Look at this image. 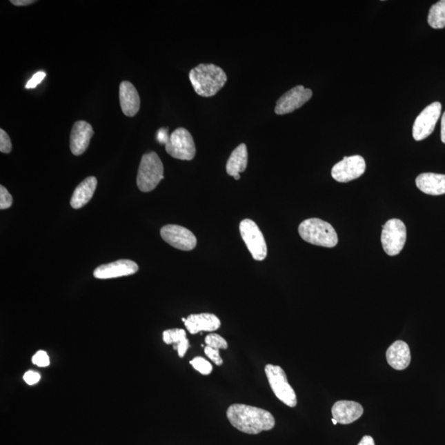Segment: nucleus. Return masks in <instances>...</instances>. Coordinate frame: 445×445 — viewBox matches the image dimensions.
<instances>
[{
	"mask_svg": "<svg viewBox=\"0 0 445 445\" xmlns=\"http://www.w3.org/2000/svg\"><path fill=\"white\" fill-rule=\"evenodd\" d=\"M186 329L190 334H197L200 332H215L220 328V320L217 316L212 313H200L192 315L188 319H182Z\"/></svg>",
	"mask_w": 445,
	"mask_h": 445,
	"instance_id": "obj_16",
	"label": "nucleus"
},
{
	"mask_svg": "<svg viewBox=\"0 0 445 445\" xmlns=\"http://www.w3.org/2000/svg\"><path fill=\"white\" fill-rule=\"evenodd\" d=\"M164 164L155 152L144 155L137 175V186L143 192H150L164 179Z\"/></svg>",
	"mask_w": 445,
	"mask_h": 445,
	"instance_id": "obj_4",
	"label": "nucleus"
},
{
	"mask_svg": "<svg viewBox=\"0 0 445 445\" xmlns=\"http://www.w3.org/2000/svg\"><path fill=\"white\" fill-rule=\"evenodd\" d=\"M442 141L445 144V112L442 119Z\"/></svg>",
	"mask_w": 445,
	"mask_h": 445,
	"instance_id": "obj_35",
	"label": "nucleus"
},
{
	"mask_svg": "<svg viewBox=\"0 0 445 445\" xmlns=\"http://www.w3.org/2000/svg\"><path fill=\"white\" fill-rule=\"evenodd\" d=\"M358 445H375V440L370 435L364 436Z\"/></svg>",
	"mask_w": 445,
	"mask_h": 445,
	"instance_id": "obj_34",
	"label": "nucleus"
},
{
	"mask_svg": "<svg viewBox=\"0 0 445 445\" xmlns=\"http://www.w3.org/2000/svg\"><path fill=\"white\" fill-rule=\"evenodd\" d=\"M333 422L334 425H337V422L334 418L333 419Z\"/></svg>",
	"mask_w": 445,
	"mask_h": 445,
	"instance_id": "obj_36",
	"label": "nucleus"
},
{
	"mask_svg": "<svg viewBox=\"0 0 445 445\" xmlns=\"http://www.w3.org/2000/svg\"><path fill=\"white\" fill-rule=\"evenodd\" d=\"M415 184L422 192L431 196H440L445 194V175L437 173H422L417 179Z\"/></svg>",
	"mask_w": 445,
	"mask_h": 445,
	"instance_id": "obj_19",
	"label": "nucleus"
},
{
	"mask_svg": "<svg viewBox=\"0 0 445 445\" xmlns=\"http://www.w3.org/2000/svg\"><path fill=\"white\" fill-rule=\"evenodd\" d=\"M46 77V73L43 71L37 72L35 75L32 76V78L29 80L27 83L26 88L27 89H32L36 88L38 84H40Z\"/></svg>",
	"mask_w": 445,
	"mask_h": 445,
	"instance_id": "obj_30",
	"label": "nucleus"
},
{
	"mask_svg": "<svg viewBox=\"0 0 445 445\" xmlns=\"http://www.w3.org/2000/svg\"><path fill=\"white\" fill-rule=\"evenodd\" d=\"M97 186L95 177H88L75 190L71 197L70 205L74 209L78 210L87 205L95 194Z\"/></svg>",
	"mask_w": 445,
	"mask_h": 445,
	"instance_id": "obj_20",
	"label": "nucleus"
},
{
	"mask_svg": "<svg viewBox=\"0 0 445 445\" xmlns=\"http://www.w3.org/2000/svg\"><path fill=\"white\" fill-rule=\"evenodd\" d=\"M442 104L439 101H435V103L428 106L419 114L415 120L413 128L415 141H423L433 133L436 123L442 114Z\"/></svg>",
	"mask_w": 445,
	"mask_h": 445,
	"instance_id": "obj_9",
	"label": "nucleus"
},
{
	"mask_svg": "<svg viewBox=\"0 0 445 445\" xmlns=\"http://www.w3.org/2000/svg\"><path fill=\"white\" fill-rule=\"evenodd\" d=\"M12 205V197L3 185L0 186V209L6 210Z\"/></svg>",
	"mask_w": 445,
	"mask_h": 445,
	"instance_id": "obj_26",
	"label": "nucleus"
},
{
	"mask_svg": "<svg viewBox=\"0 0 445 445\" xmlns=\"http://www.w3.org/2000/svg\"><path fill=\"white\" fill-rule=\"evenodd\" d=\"M161 237L172 247L182 251H192L197 244V239L192 231L176 224H168L160 231Z\"/></svg>",
	"mask_w": 445,
	"mask_h": 445,
	"instance_id": "obj_10",
	"label": "nucleus"
},
{
	"mask_svg": "<svg viewBox=\"0 0 445 445\" xmlns=\"http://www.w3.org/2000/svg\"><path fill=\"white\" fill-rule=\"evenodd\" d=\"M205 342L207 346L216 350H226L228 348V343L226 339L219 336L218 334H210L206 336Z\"/></svg>",
	"mask_w": 445,
	"mask_h": 445,
	"instance_id": "obj_25",
	"label": "nucleus"
},
{
	"mask_svg": "<svg viewBox=\"0 0 445 445\" xmlns=\"http://www.w3.org/2000/svg\"><path fill=\"white\" fill-rule=\"evenodd\" d=\"M189 79L195 92L199 96L213 97L226 86V72L214 63H200L189 73Z\"/></svg>",
	"mask_w": 445,
	"mask_h": 445,
	"instance_id": "obj_2",
	"label": "nucleus"
},
{
	"mask_svg": "<svg viewBox=\"0 0 445 445\" xmlns=\"http://www.w3.org/2000/svg\"><path fill=\"white\" fill-rule=\"evenodd\" d=\"M92 126L86 121H76L70 134V150L72 154L79 156L87 150L92 137Z\"/></svg>",
	"mask_w": 445,
	"mask_h": 445,
	"instance_id": "obj_14",
	"label": "nucleus"
},
{
	"mask_svg": "<svg viewBox=\"0 0 445 445\" xmlns=\"http://www.w3.org/2000/svg\"><path fill=\"white\" fill-rule=\"evenodd\" d=\"M165 148L172 158L180 160H192L197 152L192 135L182 127L173 131Z\"/></svg>",
	"mask_w": 445,
	"mask_h": 445,
	"instance_id": "obj_7",
	"label": "nucleus"
},
{
	"mask_svg": "<svg viewBox=\"0 0 445 445\" xmlns=\"http://www.w3.org/2000/svg\"><path fill=\"white\" fill-rule=\"evenodd\" d=\"M363 413V406L353 401H338L332 409L333 418L342 425H348L357 421Z\"/></svg>",
	"mask_w": 445,
	"mask_h": 445,
	"instance_id": "obj_15",
	"label": "nucleus"
},
{
	"mask_svg": "<svg viewBox=\"0 0 445 445\" xmlns=\"http://www.w3.org/2000/svg\"><path fill=\"white\" fill-rule=\"evenodd\" d=\"M266 375L275 395L283 404L295 408L297 405V397L293 388L288 382L287 376L281 367L267 364L265 367Z\"/></svg>",
	"mask_w": 445,
	"mask_h": 445,
	"instance_id": "obj_5",
	"label": "nucleus"
},
{
	"mask_svg": "<svg viewBox=\"0 0 445 445\" xmlns=\"http://www.w3.org/2000/svg\"><path fill=\"white\" fill-rule=\"evenodd\" d=\"M386 358L390 366L397 370H404L411 363V351L405 342H393L386 353Z\"/></svg>",
	"mask_w": 445,
	"mask_h": 445,
	"instance_id": "obj_18",
	"label": "nucleus"
},
{
	"mask_svg": "<svg viewBox=\"0 0 445 445\" xmlns=\"http://www.w3.org/2000/svg\"><path fill=\"white\" fill-rule=\"evenodd\" d=\"M0 151L3 154H10L12 151V143L6 130H0Z\"/></svg>",
	"mask_w": 445,
	"mask_h": 445,
	"instance_id": "obj_28",
	"label": "nucleus"
},
{
	"mask_svg": "<svg viewBox=\"0 0 445 445\" xmlns=\"http://www.w3.org/2000/svg\"><path fill=\"white\" fill-rule=\"evenodd\" d=\"M428 23L435 29L445 28V0H440L432 6L428 15Z\"/></svg>",
	"mask_w": 445,
	"mask_h": 445,
	"instance_id": "obj_23",
	"label": "nucleus"
},
{
	"mask_svg": "<svg viewBox=\"0 0 445 445\" xmlns=\"http://www.w3.org/2000/svg\"><path fill=\"white\" fill-rule=\"evenodd\" d=\"M366 164L362 156L345 157L334 165L332 176L338 182H349L357 179L366 172Z\"/></svg>",
	"mask_w": 445,
	"mask_h": 445,
	"instance_id": "obj_11",
	"label": "nucleus"
},
{
	"mask_svg": "<svg viewBox=\"0 0 445 445\" xmlns=\"http://www.w3.org/2000/svg\"><path fill=\"white\" fill-rule=\"evenodd\" d=\"M190 364H192L195 370L201 373L203 375H209L211 374L212 370H213L212 364L206 359L201 357V356H198V357H195L192 360H190Z\"/></svg>",
	"mask_w": 445,
	"mask_h": 445,
	"instance_id": "obj_24",
	"label": "nucleus"
},
{
	"mask_svg": "<svg viewBox=\"0 0 445 445\" xmlns=\"http://www.w3.org/2000/svg\"><path fill=\"white\" fill-rule=\"evenodd\" d=\"M32 363L38 367H48L50 366V358L44 350H39L33 355Z\"/></svg>",
	"mask_w": 445,
	"mask_h": 445,
	"instance_id": "obj_27",
	"label": "nucleus"
},
{
	"mask_svg": "<svg viewBox=\"0 0 445 445\" xmlns=\"http://www.w3.org/2000/svg\"><path fill=\"white\" fill-rule=\"evenodd\" d=\"M23 379L28 385H34L39 382L41 375L37 372L30 370L25 373Z\"/></svg>",
	"mask_w": 445,
	"mask_h": 445,
	"instance_id": "obj_31",
	"label": "nucleus"
},
{
	"mask_svg": "<svg viewBox=\"0 0 445 445\" xmlns=\"http://www.w3.org/2000/svg\"><path fill=\"white\" fill-rule=\"evenodd\" d=\"M35 2V0H11L10 1L15 6H28Z\"/></svg>",
	"mask_w": 445,
	"mask_h": 445,
	"instance_id": "obj_33",
	"label": "nucleus"
},
{
	"mask_svg": "<svg viewBox=\"0 0 445 445\" xmlns=\"http://www.w3.org/2000/svg\"><path fill=\"white\" fill-rule=\"evenodd\" d=\"M231 425L244 433L257 435L273 430L275 418L268 411L244 404H233L227 410Z\"/></svg>",
	"mask_w": 445,
	"mask_h": 445,
	"instance_id": "obj_1",
	"label": "nucleus"
},
{
	"mask_svg": "<svg viewBox=\"0 0 445 445\" xmlns=\"http://www.w3.org/2000/svg\"><path fill=\"white\" fill-rule=\"evenodd\" d=\"M138 270L139 266L135 261L122 259L97 267L93 275L97 279H112L127 277L137 273Z\"/></svg>",
	"mask_w": 445,
	"mask_h": 445,
	"instance_id": "obj_13",
	"label": "nucleus"
},
{
	"mask_svg": "<svg viewBox=\"0 0 445 445\" xmlns=\"http://www.w3.org/2000/svg\"><path fill=\"white\" fill-rule=\"evenodd\" d=\"M406 240V228L400 219H392L383 226L381 241L388 256L398 255L404 249Z\"/></svg>",
	"mask_w": 445,
	"mask_h": 445,
	"instance_id": "obj_6",
	"label": "nucleus"
},
{
	"mask_svg": "<svg viewBox=\"0 0 445 445\" xmlns=\"http://www.w3.org/2000/svg\"><path fill=\"white\" fill-rule=\"evenodd\" d=\"M205 354L207 355V357H209V359L216 364V366H222L223 359L219 355V350H216L211 348V347L206 346Z\"/></svg>",
	"mask_w": 445,
	"mask_h": 445,
	"instance_id": "obj_29",
	"label": "nucleus"
},
{
	"mask_svg": "<svg viewBox=\"0 0 445 445\" xmlns=\"http://www.w3.org/2000/svg\"><path fill=\"white\" fill-rule=\"evenodd\" d=\"M241 239L251 253L254 260L264 261L267 256V246L259 227L252 219H244L239 226Z\"/></svg>",
	"mask_w": 445,
	"mask_h": 445,
	"instance_id": "obj_8",
	"label": "nucleus"
},
{
	"mask_svg": "<svg viewBox=\"0 0 445 445\" xmlns=\"http://www.w3.org/2000/svg\"><path fill=\"white\" fill-rule=\"evenodd\" d=\"M120 103L122 112L126 117H135L139 111L141 99L139 92L129 81H123L120 84Z\"/></svg>",
	"mask_w": 445,
	"mask_h": 445,
	"instance_id": "obj_17",
	"label": "nucleus"
},
{
	"mask_svg": "<svg viewBox=\"0 0 445 445\" xmlns=\"http://www.w3.org/2000/svg\"><path fill=\"white\" fill-rule=\"evenodd\" d=\"M163 339L167 345H173V348L177 350L179 357H184L190 347L189 340L186 338L185 330L175 328L164 330Z\"/></svg>",
	"mask_w": 445,
	"mask_h": 445,
	"instance_id": "obj_22",
	"label": "nucleus"
},
{
	"mask_svg": "<svg viewBox=\"0 0 445 445\" xmlns=\"http://www.w3.org/2000/svg\"><path fill=\"white\" fill-rule=\"evenodd\" d=\"M312 96L311 89L304 88L303 86L291 88L290 91L279 97L275 108V112L277 115L293 112L310 100Z\"/></svg>",
	"mask_w": 445,
	"mask_h": 445,
	"instance_id": "obj_12",
	"label": "nucleus"
},
{
	"mask_svg": "<svg viewBox=\"0 0 445 445\" xmlns=\"http://www.w3.org/2000/svg\"><path fill=\"white\" fill-rule=\"evenodd\" d=\"M301 237L307 243L324 248L336 247L338 237L334 228L320 219L304 220L299 226Z\"/></svg>",
	"mask_w": 445,
	"mask_h": 445,
	"instance_id": "obj_3",
	"label": "nucleus"
},
{
	"mask_svg": "<svg viewBox=\"0 0 445 445\" xmlns=\"http://www.w3.org/2000/svg\"><path fill=\"white\" fill-rule=\"evenodd\" d=\"M248 162V148L245 144L237 146L228 159L226 164V172L228 175L236 177L240 175L247 168Z\"/></svg>",
	"mask_w": 445,
	"mask_h": 445,
	"instance_id": "obj_21",
	"label": "nucleus"
},
{
	"mask_svg": "<svg viewBox=\"0 0 445 445\" xmlns=\"http://www.w3.org/2000/svg\"><path fill=\"white\" fill-rule=\"evenodd\" d=\"M169 138H170V137H168V128H161L158 131V133H157V139H158V141L160 144H164V145H166L169 141Z\"/></svg>",
	"mask_w": 445,
	"mask_h": 445,
	"instance_id": "obj_32",
	"label": "nucleus"
}]
</instances>
